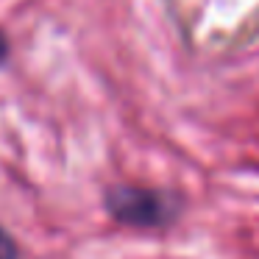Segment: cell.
<instances>
[{
  "mask_svg": "<svg viewBox=\"0 0 259 259\" xmlns=\"http://www.w3.org/2000/svg\"><path fill=\"white\" fill-rule=\"evenodd\" d=\"M103 206L114 223L128 229H164L181 212V201L173 192L140 184H112Z\"/></svg>",
  "mask_w": 259,
  "mask_h": 259,
  "instance_id": "obj_1",
  "label": "cell"
},
{
  "mask_svg": "<svg viewBox=\"0 0 259 259\" xmlns=\"http://www.w3.org/2000/svg\"><path fill=\"white\" fill-rule=\"evenodd\" d=\"M0 259H20V248L14 242V237L0 226Z\"/></svg>",
  "mask_w": 259,
  "mask_h": 259,
  "instance_id": "obj_2",
  "label": "cell"
},
{
  "mask_svg": "<svg viewBox=\"0 0 259 259\" xmlns=\"http://www.w3.org/2000/svg\"><path fill=\"white\" fill-rule=\"evenodd\" d=\"M6 53H9V48H6V36L0 34V62L6 59Z\"/></svg>",
  "mask_w": 259,
  "mask_h": 259,
  "instance_id": "obj_3",
  "label": "cell"
}]
</instances>
